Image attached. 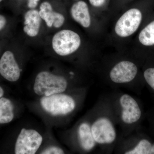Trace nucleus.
<instances>
[{
  "instance_id": "1",
  "label": "nucleus",
  "mask_w": 154,
  "mask_h": 154,
  "mask_svg": "<svg viewBox=\"0 0 154 154\" xmlns=\"http://www.w3.org/2000/svg\"><path fill=\"white\" fill-rule=\"evenodd\" d=\"M68 86V82L64 77L42 71L38 73L35 78L33 90L38 96H48L64 93Z\"/></svg>"
},
{
  "instance_id": "2",
  "label": "nucleus",
  "mask_w": 154,
  "mask_h": 154,
  "mask_svg": "<svg viewBox=\"0 0 154 154\" xmlns=\"http://www.w3.org/2000/svg\"><path fill=\"white\" fill-rule=\"evenodd\" d=\"M91 131L97 146L113 145L117 132L113 119L107 114H99L91 122Z\"/></svg>"
},
{
  "instance_id": "3",
  "label": "nucleus",
  "mask_w": 154,
  "mask_h": 154,
  "mask_svg": "<svg viewBox=\"0 0 154 154\" xmlns=\"http://www.w3.org/2000/svg\"><path fill=\"white\" fill-rule=\"evenodd\" d=\"M40 102L43 110L53 116L68 115L76 107V102L73 97L64 93L42 96Z\"/></svg>"
},
{
  "instance_id": "4",
  "label": "nucleus",
  "mask_w": 154,
  "mask_h": 154,
  "mask_svg": "<svg viewBox=\"0 0 154 154\" xmlns=\"http://www.w3.org/2000/svg\"><path fill=\"white\" fill-rule=\"evenodd\" d=\"M81 39L79 34L72 30H63L54 36L52 45L58 55L66 56L75 52L79 48Z\"/></svg>"
},
{
  "instance_id": "5",
  "label": "nucleus",
  "mask_w": 154,
  "mask_h": 154,
  "mask_svg": "<svg viewBox=\"0 0 154 154\" xmlns=\"http://www.w3.org/2000/svg\"><path fill=\"white\" fill-rule=\"evenodd\" d=\"M118 114L122 124L131 126L137 122L141 116V110L137 102L128 94L120 95L118 99Z\"/></svg>"
},
{
  "instance_id": "6",
  "label": "nucleus",
  "mask_w": 154,
  "mask_h": 154,
  "mask_svg": "<svg viewBox=\"0 0 154 154\" xmlns=\"http://www.w3.org/2000/svg\"><path fill=\"white\" fill-rule=\"evenodd\" d=\"M43 137L37 131L22 128L15 143L14 152L16 154H34L41 146Z\"/></svg>"
},
{
  "instance_id": "7",
  "label": "nucleus",
  "mask_w": 154,
  "mask_h": 154,
  "mask_svg": "<svg viewBox=\"0 0 154 154\" xmlns=\"http://www.w3.org/2000/svg\"><path fill=\"white\" fill-rule=\"evenodd\" d=\"M142 19V14L139 9H129L122 14L116 22L115 33L122 38L131 36L137 30Z\"/></svg>"
},
{
  "instance_id": "8",
  "label": "nucleus",
  "mask_w": 154,
  "mask_h": 154,
  "mask_svg": "<svg viewBox=\"0 0 154 154\" xmlns=\"http://www.w3.org/2000/svg\"><path fill=\"white\" fill-rule=\"evenodd\" d=\"M137 72V66L132 62L121 61L111 69L109 77L114 84H128L133 81Z\"/></svg>"
},
{
  "instance_id": "9",
  "label": "nucleus",
  "mask_w": 154,
  "mask_h": 154,
  "mask_svg": "<svg viewBox=\"0 0 154 154\" xmlns=\"http://www.w3.org/2000/svg\"><path fill=\"white\" fill-rule=\"evenodd\" d=\"M0 75L10 82H17L20 78L21 69L13 53L5 51L0 58Z\"/></svg>"
},
{
  "instance_id": "10",
  "label": "nucleus",
  "mask_w": 154,
  "mask_h": 154,
  "mask_svg": "<svg viewBox=\"0 0 154 154\" xmlns=\"http://www.w3.org/2000/svg\"><path fill=\"white\" fill-rule=\"evenodd\" d=\"M77 135L79 145L84 151L91 152L97 146L92 135L90 122L83 121L79 125Z\"/></svg>"
},
{
  "instance_id": "11",
  "label": "nucleus",
  "mask_w": 154,
  "mask_h": 154,
  "mask_svg": "<svg viewBox=\"0 0 154 154\" xmlns=\"http://www.w3.org/2000/svg\"><path fill=\"white\" fill-rule=\"evenodd\" d=\"M39 14L48 27L54 26L56 28H59L64 23L65 18L63 15L54 12L51 5L48 2H44L41 4Z\"/></svg>"
},
{
  "instance_id": "12",
  "label": "nucleus",
  "mask_w": 154,
  "mask_h": 154,
  "mask_svg": "<svg viewBox=\"0 0 154 154\" xmlns=\"http://www.w3.org/2000/svg\"><path fill=\"white\" fill-rule=\"evenodd\" d=\"M71 14L75 22L85 28H88L91 25V15L87 3L84 1H79L72 6Z\"/></svg>"
},
{
  "instance_id": "13",
  "label": "nucleus",
  "mask_w": 154,
  "mask_h": 154,
  "mask_svg": "<svg viewBox=\"0 0 154 154\" xmlns=\"http://www.w3.org/2000/svg\"><path fill=\"white\" fill-rule=\"evenodd\" d=\"M41 19L38 11L35 10L28 11L25 15L24 32L30 37L37 36L40 29Z\"/></svg>"
},
{
  "instance_id": "14",
  "label": "nucleus",
  "mask_w": 154,
  "mask_h": 154,
  "mask_svg": "<svg viewBox=\"0 0 154 154\" xmlns=\"http://www.w3.org/2000/svg\"><path fill=\"white\" fill-rule=\"evenodd\" d=\"M14 118V106L8 98L0 99V124H5L13 121Z\"/></svg>"
},
{
  "instance_id": "15",
  "label": "nucleus",
  "mask_w": 154,
  "mask_h": 154,
  "mask_svg": "<svg viewBox=\"0 0 154 154\" xmlns=\"http://www.w3.org/2000/svg\"><path fill=\"white\" fill-rule=\"evenodd\" d=\"M125 154H154V143L146 139H142L134 145L123 151Z\"/></svg>"
},
{
  "instance_id": "16",
  "label": "nucleus",
  "mask_w": 154,
  "mask_h": 154,
  "mask_svg": "<svg viewBox=\"0 0 154 154\" xmlns=\"http://www.w3.org/2000/svg\"><path fill=\"white\" fill-rule=\"evenodd\" d=\"M138 38L140 42L145 46L154 45V21L141 31Z\"/></svg>"
},
{
  "instance_id": "17",
  "label": "nucleus",
  "mask_w": 154,
  "mask_h": 154,
  "mask_svg": "<svg viewBox=\"0 0 154 154\" xmlns=\"http://www.w3.org/2000/svg\"><path fill=\"white\" fill-rule=\"evenodd\" d=\"M146 82L154 90V68L146 69L143 74Z\"/></svg>"
},
{
  "instance_id": "18",
  "label": "nucleus",
  "mask_w": 154,
  "mask_h": 154,
  "mask_svg": "<svg viewBox=\"0 0 154 154\" xmlns=\"http://www.w3.org/2000/svg\"><path fill=\"white\" fill-rule=\"evenodd\" d=\"M43 154H64L65 152L63 150L59 147L55 146H51L47 148L44 149L40 153Z\"/></svg>"
},
{
  "instance_id": "19",
  "label": "nucleus",
  "mask_w": 154,
  "mask_h": 154,
  "mask_svg": "<svg viewBox=\"0 0 154 154\" xmlns=\"http://www.w3.org/2000/svg\"><path fill=\"white\" fill-rule=\"evenodd\" d=\"M89 1L92 6L99 8L104 5L106 0H89Z\"/></svg>"
},
{
  "instance_id": "20",
  "label": "nucleus",
  "mask_w": 154,
  "mask_h": 154,
  "mask_svg": "<svg viewBox=\"0 0 154 154\" xmlns=\"http://www.w3.org/2000/svg\"><path fill=\"white\" fill-rule=\"evenodd\" d=\"M7 22V19L5 17L0 14V31L5 27Z\"/></svg>"
},
{
  "instance_id": "21",
  "label": "nucleus",
  "mask_w": 154,
  "mask_h": 154,
  "mask_svg": "<svg viewBox=\"0 0 154 154\" xmlns=\"http://www.w3.org/2000/svg\"><path fill=\"white\" fill-rule=\"evenodd\" d=\"M39 0H28V7L30 8H36Z\"/></svg>"
},
{
  "instance_id": "22",
  "label": "nucleus",
  "mask_w": 154,
  "mask_h": 154,
  "mask_svg": "<svg viewBox=\"0 0 154 154\" xmlns=\"http://www.w3.org/2000/svg\"><path fill=\"white\" fill-rule=\"evenodd\" d=\"M4 93L5 92H4V89L0 86V99L4 96Z\"/></svg>"
},
{
  "instance_id": "23",
  "label": "nucleus",
  "mask_w": 154,
  "mask_h": 154,
  "mask_svg": "<svg viewBox=\"0 0 154 154\" xmlns=\"http://www.w3.org/2000/svg\"><path fill=\"white\" fill-rule=\"evenodd\" d=\"M2 0H0V2H2Z\"/></svg>"
},
{
  "instance_id": "24",
  "label": "nucleus",
  "mask_w": 154,
  "mask_h": 154,
  "mask_svg": "<svg viewBox=\"0 0 154 154\" xmlns=\"http://www.w3.org/2000/svg\"><path fill=\"white\" fill-rule=\"evenodd\" d=\"M77 1H78V0H77Z\"/></svg>"
}]
</instances>
